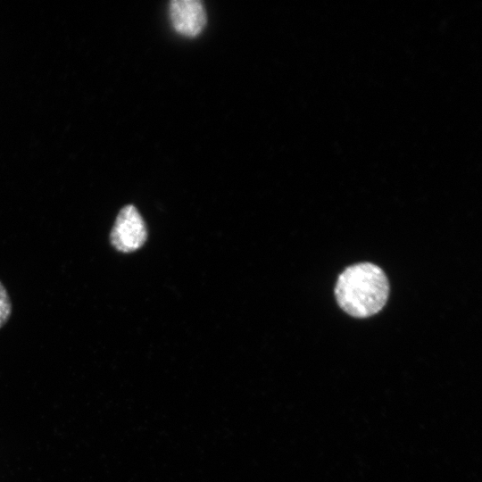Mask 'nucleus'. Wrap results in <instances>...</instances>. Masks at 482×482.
<instances>
[{"label": "nucleus", "mask_w": 482, "mask_h": 482, "mask_svg": "<svg viewBox=\"0 0 482 482\" xmlns=\"http://www.w3.org/2000/svg\"><path fill=\"white\" fill-rule=\"evenodd\" d=\"M169 13L174 29L187 37L197 36L206 23V12L199 0H172Z\"/></svg>", "instance_id": "obj_3"}, {"label": "nucleus", "mask_w": 482, "mask_h": 482, "mask_svg": "<svg viewBox=\"0 0 482 482\" xmlns=\"http://www.w3.org/2000/svg\"><path fill=\"white\" fill-rule=\"evenodd\" d=\"M12 312V303L4 285L0 282V328L8 320Z\"/></svg>", "instance_id": "obj_4"}, {"label": "nucleus", "mask_w": 482, "mask_h": 482, "mask_svg": "<svg viewBox=\"0 0 482 482\" xmlns=\"http://www.w3.org/2000/svg\"><path fill=\"white\" fill-rule=\"evenodd\" d=\"M389 284L377 265L362 262L347 267L338 277L335 295L339 306L355 318L378 313L386 304Z\"/></svg>", "instance_id": "obj_1"}, {"label": "nucleus", "mask_w": 482, "mask_h": 482, "mask_svg": "<svg viewBox=\"0 0 482 482\" xmlns=\"http://www.w3.org/2000/svg\"><path fill=\"white\" fill-rule=\"evenodd\" d=\"M146 227L137 208L129 204L119 212L110 233L112 245L119 252L131 253L146 240Z\"/></svg>", "instance_id": "obj_2"}]
</instances>
